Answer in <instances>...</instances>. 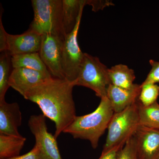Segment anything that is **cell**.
I'll return each mask as SVG.
<instances>
[{"label":"cell","mask_w":159,"mask_h":159,"mask_svg":"<svg viewBox=\"0 0 159 159\" xmlns=\"http://www.w3.org/2000/svg\"><path fill=\"white\" fill-rule=\"evenodd\" d=\"M51 77L31 69H13L9 78V85L24 97L31 89Z\"/></svg>","instance_id":"obj_11"},{"label":"cell","mask_w":159,"mask_h":159,"mask_svg":"<svg viewBox=\"0 0 159 159\" xmlns=\"http://www.w3.org/2000/svg\"><path fill=\"white\" fill-rule=\"evenodd\" d=\"M139 101L142 105L148 106L157 102L159 95V86L154 84H141Z\"/></svg>","instance_id":"obj_20"},{"label":"cell","mask_w":159,"mask_h":159,"mask_svg":"<svg viewBox=\"0 0 159 159\" xmlns=\"http://www.w3.org/2000/svg\"><path fill=\"white\" fill-rule=\"evenodd\" d=\"M139 99L124 110L115 113L109 124L108 133L102 152L116 146L125 145L133 136L139 124Z\"/></svg>","instance_id":"obj_4"},{"label":"cell","mask_w":159,"mask_h":159,"mask_svg":"<svg viewBox=\"0 0 159 159\" xmlns=\"http://www.w3.org/2000/svg\"><path fill=\"white\" fill-rule=\"evenodd\" d=\"M92 6V10L97 11L104 9L107 6L112 5L111 2L108 1H98V0H86V5Z\"/></svg>","instance_id":"obj_24"},{"label":"cell","mask_w":159,"mask_h":159,"mask_svg":"<svg viewBox=\"0 0 159 159\" xmlns=\"http://www.w3.org/2000/svg\"><path fill=\"white\" fill-rule=\"evenodd\" d=\"M139 114L140 125L159 129V104L157 102L144 106L139 101Z\"/></svg>","instance_id":"obj_18"},{"label":"cell","mask_w":159,"mask_h":159,"mask_svg":"<svg viewBox=\"0 0 159 159\" xmlns=\"http://www.w3.org/2000/svg\"><path fill=\"white\" fill-rule=\"evenodd\" d=\"M124 145H119L116 146L111 150L101 153L100 157L98 159H117L119 151Z\"/></svg>","instance_id":"obj_26"},{"label":"cell","mask_w":159,"mask_h":159,"mask_svg":"<svg viewBox=\"0 0 159 159\" xmlns=\"http://www.w3.org/2000/svg\"><path fill=\"white\" fill-rule=\"evenodd\" d=\"M108 74L111 84L118 87L130 89L136 85L134 83L136 77L134 70L125 65L113 66L108 69Z\"/></svg>","instance_id":"obj_15"},{"label":"cell","mask_w":159,"mask_h":159,"mask_svg":"<svg viewBox=\"0 0 159 159\" xmlns=\"http://www.w3.org/2000/svg\"><path fill=\"white\" fill-rule=\"evenodd\" d=\"M156 159H159V154L158 156L157 157V158Z\"/></svg>","instance_id":"obj_27"},{"label":"cell","mask_w":159,"mask_h":159,"mask_svg":"<svg viewBox=\"0 0 159 159\" xmlns=\"http://www.w3.org/2000/svg\"><path fill=\"white\" fill-rule=\"evenodd\" d=\"M117 159H139L135 139L132 136L119 151Z\"/></svg>","instance_id":"obj_21"},{"label":"cell","mask_w":159,"mask_h":159,"mask_svg":"<svg viewBox=\"0 0 159 159\" xmlns=\"http://www.w3.org/2000/svg\"><path fill=\"white\" fill-rule=\"evenodd\" d=\"M114 113L107 97L101 98L95 111L84 116H77L63 133L70 134L74 139L88 140L92 147L96 148Z\"/></svg>","instance_id":"obj_2"},{"label":"cell","mask_w":159,"mask_h":159,"mask_svg":"<svg viewBox=\"0 0 159 159\" xmlns=\"http://www.w3.org/2000/svg\"><path fill=\"white\" fill-rule=\"evenodd\" d=\"M139 159H156L159 154V129L140 125L134 135Z\"/></svg>","instance_id":"obj_10"},{"label":"cell","mask_w":159,"mask_h":159,"mask_svg":"<svg viewBox=\"0 0 159 159\" xmlns=\"http://www.w3.org/2000/svg\"><path fill=\"white\" fill-rule=\"evenodd\" d=\"M149 63L151 66L152 68L142 84H156L159 83V62L151 59L149 60Z\"/></svg>","instance_id":"obj_22"},{"label":"cell","mask_w":159,"mask_h":159,"mask_svg":"<svg viewBox=\"0 0 159 159\" xmlns=\"http://www.w3.org/2000/svg\"><path fill=\"white\" fill-rule=\"evenodd\" d=\"M92 89L100 99L107 97V89L111 84L108 68L99 58L84 53L77 79L73 83Z\"/></svg>","instance_id":"obj_5"},{"label":"cell","mask_w":159,"mask_h":159,"mask_svg":"<svg viewBox=\"0 0 159 159\" xmlns=\"http://www.w3.org/2000/svg\"><path fill=\"white\" fill-rule=\"evenodd\" d=\"M3 159H43L39 148L37 145H35L33 148L27 153L21 156Z\"/></svg>","instance_id":"obj_23"},{"label":"cell","mask_w":159,"mask_h":159,"mask_svg":"<svg viewBox=\"0 0 159 159\" xmlns=\"http://www.w3.org/2000/svg\"><path fill=\"white\" fill-rule=\"evenodd\" d=\"M42 35L28 29L23 34L7 36L6 51L11 56L39 52Z\"/></svg>","instance_id":"obj_9"},{"label":"cell","mask_w":159,"mask_h":159,"mask_svg":"<svg viewBox=\"0 0 159 159\" xmlns=\"http://www.w3.org/2000/svg\"><path fill=\"white\" fill-rule=\"evenodd\" d=\"M0 54V101L5 100L6 92L10 88L9 80L12 70L11 56L8 51L1 52Z\"/></svg>","instance_id":"obj_19"},{"label":"cell","mask_w":159,"mask_h":159,"mask_svg":"<svg viewBox=\"0 0 159 159\" xmlns=\"http://www.w3.org/2000/svg\"><path fill=\"white\" fill-rule=\"evenodd\" d=\"M83 11L80 12L74 30L65 36L63 44L61 55L63 73L65 79L73 84L78 77L80 68L84 55V53H83L80 50L77 40Z\"/></svg>","instance_id":"obj_6"},{"label":"cell","mask_w":159,"mask_h":159,"mask_svg":"<svg viewBox=\"0 0 159 159\" xmlns=\"http://www.w3.org/2000/svg\"><path fill=\"white\" fill-rule=\"evenodd\" d=\"M29 126L35 139L43 159H62L56 139L48 131L46 117L43 115H32L29 120Z\"/></svg>","instance_id":"obj_7"},{"label":"cell","mask_w":159,"mask_h":159,"mask_svg":"<svg viewBox=\"0 0 159 159\" xmlns=\"http://www.w3.org/2000/svg\"><path fill=\"white\" fill-rule=\"evenodd\" d=\"M22 114L17 102L0 101V134L20 136L18 128L22 124Z\"/></svg>","instance_id":"obj_12"},{"label":"cell","mask_w":159,"mask_h":159,"mask_svg":"<svg viewBox=\"0 0 159 159\" xmlns=\"http://www.w3.org/2000/svg\"><path fill=\"white\" fill-rule=\"evenodd\" d=\"M34 19L29 30L43 35H66L62 20V0H32Z\"/></svg>","instance_id":"obj_3"},{"label":"cell","mask_w":159,"mask_h":159,"mask_svg":"<svg viewBox=\"0 0 159 159\" xmlns=\"http://www.w3.org/2000/svg\"><path fill=\"white\" fill-rule=\"evenodd\" d=\"M62 2L63 26L66 35L75 28L80 12L86 6V0H62Z\"/></svg>","instance_id":"obj_14"},{"label":"cell","mask_w":159,"mask_h":159,"mask_svg":"<svg viewBox=\"0 0 159 159\" xmlns=\"http://www.w3.org/2000/svg\"><path fill=\"white\" fill-rule=\"evenodd\" d=\"M141 90V84H136L134 87L130 89L110 84L107 89V97L114 112L122 111L136 102Z\"/></svg>","instance_id":"obj_13"},{"label":"cell","mask_w":159,"mask_h":159,"mask_svg":"<svg viewBox=\"0 0 159 159\" xmlns=\"http://www.w3.org/2000/svg\"><path fill=\"white\" fill-rule=\"evenodd\" d=\"M11 61L13 69L25 68L39 71L48 76H51L42 60L39 52L14 55L11 56Z\"/></svg>","instance_id":"obj_16"},{"label":"cell","mask_w":159,"mask_h":159,"mask_svg":"<svg viewBox=\"0 0 159 159\" xmlns=\"http://www.w3.org/2000/svg\"><path fill=\"white\" fill-rule=\"evenodd\" d=\"M74 87L66 80L52 77L31 89L24 97L36 103L43 115L54 122L56 139L77 116Z\"/></svg>","instance_id":"obj_1"},{"label":"cell","mask_w":159,"mask_h":159,"mask_svg":"<svg viewBox=\"0 0 159 159\" xmlns=\"http://www.w3.org/2000/svg\"><path fill=\"white\" fill-rule=\"evenodd\" d=\"M26 141L21 135L0 134V158H10L18 156Z\"/></svg>","instance_id":"obj_17"},{"label":"cell","mask_w":159,"mask_h":159,"mask_svg":"<svg viewBox=\"0 0 159 159\" xmlns=\"http://www.w3.org/2000/svg\"><path fill=\"white\" fill-rule=\"evenodd\" d=\"M2 11L1 9V15H0V51L1 52L6 51L7 47V33L3 27L2 21Z\"/></svg>","instance_id":"obj_25"},{"label":"cell","mask_w":159,"mask_h":159,"mask_svg":"<svg viewBox=\"0 0 159 159\" xmlns=\"http://www.w3.org/2000/svg\"><path fill=\"white\" fill-rule=\"evenodd\" d=\"M65 37L53 34L42 35L40 56L51 76L64 79L61 67V55Z\"/></svg>","instance_id":"obj_8"}]
</instances>
